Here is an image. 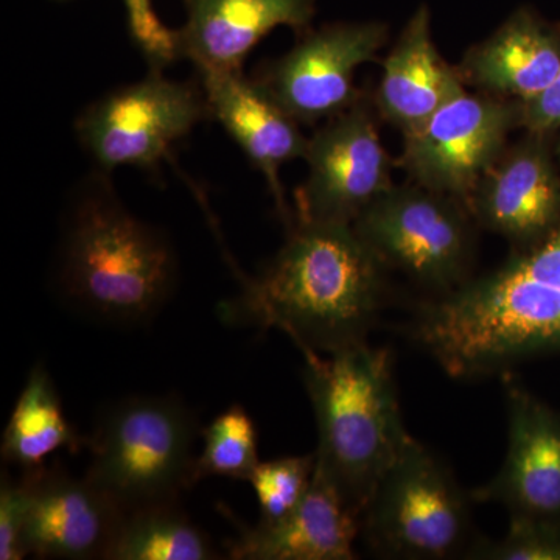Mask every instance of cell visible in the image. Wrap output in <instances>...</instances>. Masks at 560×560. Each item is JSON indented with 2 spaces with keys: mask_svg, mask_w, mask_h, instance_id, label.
<instances>
[{
  "mask_svg": "<svg viewBox=\"0 0 560 560\" xmlns=\"http://www.w3.org/2000/svg\"><path fill=\"white\" fill-rule=\"evenodd\" d=\"M470 492L422 442L410 438L361 514V530L381 558L442 560L467 551Z\"/></svg>",
  "mask_w": 560,
  "mask_h": 560,
  "instance_id": "8992f818",
  "label": "cell"
},
{
  "mask_svg": "<svg viewBox=\"0 0 560 560\" xmlns=\"http://www.w3.org/2000/svg\"><path fill=\"white\" fill-rule=\"evenodd\" d=\"M508 451L492 480L470 490L474 503H495L510 515L560 518V415L503 372Z\"/></svg>",
  "mask_w": 560,
  "mask_h": 560,
  "instance_id": "4fadbf2b",
  "label": "cell"
},
{
  "mask_svg": "<svg viewBox=\"0 0 560 560\" xmlns=\"http://www.w3.org/2000/svg\"><path fill=\"white\" fill-rule=\"evenodd\" d=\"M372 97L323 121L308 138L307 178L298 190V221L353 224L394 186Z\"/></svg>",
  "mask_w": 560,
  "mask_h": 560,
  "instance_id": "30bf717a",
  "label": "cell"
},
{
  "mask_svg": "<svg viewBox=\"0 0 560 560\" xmlns=\"http://www.w3.org/2000/svg\"><path fill=\"white\" fill-rule=\"evenodd\" d=\"M32 501L24 530L27 555L51 559H106L125 512L86 477L28 470Z\"/></svg>",
  "mask_w": 560,
  "mask_h": 560,
  "instance_id": "5bb4252c",
  "label": "cell"
},
{
  "mask_svg": "<svg viewBox=\"0 0 560 560\" xmlns=\"http://www.w3.org/2000/svg\"><path fill=\"white\" fill-rule=\"evenodd\" d=\"M386 270L404 272L433 296L470 280L478 224L466 202L419 184H394L352 224Z\"/></svg>",
  "mask_w": 560,
  "mask_h": 560,
  "instance_id": "52a82bcc",
  "label": "cell"
},
{
  "mask_svg": "<svg viewBox=\"0 0 560 560\" xmlns=\"http://www.w3.org/2000/svg\"><path fill=\"white\" fill-rule=\"evenodd\" d=\"M382 66L372 103L377 116L401 136L418 130L453 95L466 90L456 65L444 60L434 44L425 3L411 14Z\"/></svg>",
  "mask_w": 560,
  "mask_h": 560,
  "instance_id": "e0dca14e",
  "label": "cell"
},
{
  "mask_svg": "<svg viewBox=\"0 0 560 560\" xmlns=\"http://www.w3.org/2000/svg\"><path fill=\"white\" fill-rule=\"evenodd\" d=\"M456 70L467 90L533 101L560 73V22L548 21L533 7H518L464 54Z\"/></svg>",
  "mask_w": 560,
  "mask_h": 560,
  "instance_id": "9a60e30c",
  "label": "cell"
},
{
  "mask_svg": "<svg viewBox=\"0 0 560 560\" xmlns=\"http://www.w3.org/2000/svg\"><path fill=\"white\" fill-rule=\"evenodd\" d=\"M518 130V102L463 90L404 136L397 167L408 180L469 206L485 173Z\"/></svg>",
  "mask_w": 560,
  "mask_h": 560,
  "instance_id": "ba28073f",
  "label": "cell"
},
{
  "mask_svg": "<svg viewBox=\"0 0 560 560\" xmlns=\"http://www.w3.org/2000/svg\"><path fill=\"white\" fill-rule=\"evenodd\" d=\"M385 271L352 224L296 220L278 256L221 313L230 323L276 327L300 350L330 355L368 341Z\"/></svg>",
  "mask_w": 560,
  "mask_h": 560,
  "instance_id": "6da1fadb",
  "label": "cell"
},
{
  "mask_svg": "<svg viewBox=\"0 0 560 560\" xmlns=\"http://www.w3.org/2000/svg\"><path fill=\"white\" fill-rule=\"evenodd\" d=\"M132 38L156 68L179 58L176 32L168 31L151 7V0H124Z\"/></svg>",
  "mask_w": 560,
  "mask_h": 560,
  "instance_id": "484cf974",
  "label": "cell"
},
{
  "mask_svg": "<svg viewBox=\"0 0 560 560\" xmlns=\"http://www.w3.org/2000/svg\"><path fill=\"white\" fill-rule=\"evenodd\" d=\"M388 39L383 21L324 25L265 66L256 81L301 125L323 124L363 97L353 83L357 69L377 60Z\"/></svg>",
  "mask_w": 560,
  "mask_h": 560,
  "instance_id": "8fae6325",
  "label": "cell"
},
{
  "mask_svg": "<svg viewBox=\"0 0 560 560\" xmlns=\"http://www.w3.org/2000/svg\"><path fill=\"white\" fill-rule=\"evenodd\" d=\"M518 130L539 132L551 138L560 162V73L539 97L518 102Z\"/></svg>",
  "mask_w": 560,
  "mask_h": 560,
  "instance_id": "4316f807",
  "label": "cell"
},
{
  "mask_svg": "<svg viewBox=\"0 0 560 560\" xmlns=\"http://www.w3.org/2000/svg\"><path fill=\"white\" fill-rule=\"evenodd\" d=\"M315 466V453L259 463L249 482L259 501L260 522L279 521L301 503L311 489Z\"/></svg>",
  "mask_w": 560,
  "mask_h": 560,
  "instance_id": "603a6c76",
  "label": "cell"
},
{
  "mask_svg": "<svg viewBox=\"0 0 560 560\" xmlns=\"http://www.w3.org/2000/svg\"><path fill=\"white\" fill-rule=\"evenodd\" d=\"M318 427L316 470L360 517L411 434L401 419L388 349L370 342L340 352L302 349Z\"/></svg>",
  "mask_w": 560,
  "mask_h": 560,
  "instance_id": "3957f363",
  "label": "cell"
},
{
  "mask_svg": "<svg viewBox=\"0 0 560 560\" xmlns=\"http://www.w3.org/2000/svg\"><path fill=\"white\" fill-rule=\"evenodd\" d=\"M466 555L481 560H560V518L512 514L503 537L474 541Z\"/></svg>",
  "mask_w": 560,
  "mask_h": 560,
  "instance_id": "cb8c5ba5",
  "label": "cell"
},
{
  "mask_svg": "<svg viewBox=\"0 0 560 560\" xmlns=\"http://www.w3.org/2000/svg\"><path fill=\"white\" fill-rule=\"evenodd\" d=\"M168 242L108 195L86 198L70 221L62 254L66 296L113 324L153 318L175 282Z\"/></svg>",
  "mask_w": 560,
  "mask_h": 560,
  "instance_id": "277c9868",
  "label": "cell"
},
{
  "mask_svg": "<svg viewBox=\"0 0 560 560\" xmlns=\"http://www.w3.org/2000/svg\"><path fill=\"white\" fill-rule=\"evenodd\" d=\"M79 434L62 412L60 397L44 368L28 375L14 405L2 441L3 458L24 471L40 469L44 459L60 448L75 451Z\"/></svg>",
  "mask_w": 560,
  "mask_h": 560,
  "instance_id": "ffe728a7",
  "label": "cell"
},
{
  "mask_svg": "<svg viewBox=\"0 0 560 560\" xmlns=\"http://www.w3.org/2000/svg\"><path fill=\"white\" fill-rule=\"evenodd\" d=\"M197 436V418L176 397H128L98 419L84 477L125 514L176 503L195 482Z\"/></svg>",
  "mask_w": 560,
  "mask_h": 560,
  "instance_id": "5b68a950",
  "label": "cell"
},
{
  "mask_svg": "<svg viewBox=\"0 0 560 560\" xmlns=\"http://www.w3.org/2000/svg\"><path fill=\"white\" fill-rule=\"evenodd\" d=\"M408 330L453 378L503 374L560 352V221L495 271L420 302Z\"/></svg>",
  "mask_w": 560,
  "mask_h": 560,
  "instance_id": "7a4b0ae2",
  "label": "cell"
},
{
  "mask_svg": "<svg viewBox=\"0 0 560 560\" xmlns=\"http://www.w3.org/2000/svg\"><path fill=\"white\" fill-rule=\"evenodd\" d=\"M360 517L315 467L311 489L285 517L245 528L230 548L237 560H352Z\"/></svg>",
  "mask_w": 560,
  "mask_h": 560,
  "instance_id": "d6986e66",
  "label": "cell"
},
{
  "mask_svg": "<svg viewBox=\"0 0 560 560\" xmlns=\"http://www.w3.org/2000/svg\"><path fill=\"white\" fill-rule=\"evenodd\" d=\"M106 559L210 560L217 552L176 503H162L127 512Z\"/></svg>",
  "mask_w": 560,
  "mask_h": 560,
  "instance_id": "44dd1931",
  "label": "cell"
},
{
  "mask_svg": "<svg viewBox=\"0 0 560 560\" xmlns=\"http://www.w3.org/2000/svg\"><path fill=\"white\" fill-rule=\"evenodd\" d=\"M32 501V478L2 477L0 486V559L21 560L27 556L24 530Z\"/></svg>",
  "mask_w": 560,
  "mask_h": 560,
  "instance_id": "d4e9b609",
  "label": "cell"
},
{
  "mask_svg": "<svg viewBox=\"0 0 560 560\" xmlns=\"http://www.w3.org/2000/svg\"><path fill=\"white\" fill-rule=\"evenodd\" d=\"M257 430L241 405L228 408L205 430V445L195 463L194 480L208 477L249 481L259 466Z\"/></svg>",
  "mask_w": 560,
  "mask_h": 560,
  "instance_id": "7402d4cb",
  "label": "cell"
},
{
  "mask_svg": "<svg viewBox=\"0 0 560 560\" xmlns=\"http://www.w3.org/2000/svg\"><path fill=\"white\" fill-rule=\"evenodd\" d=\"M469 209L478 228L514 250L544 241L560 221V162L548 136L523 131L485 173Z\"/></svg>",
  "mask_w": 560,
  "mask_h": 560,
  "instance_id": "7c38bea8",
  "label": "cell"
},
{
  "mask_svg": "<svg viewBox=\"0 0 560 560\" xmlns=\"http://www.w3.org/2000/svg\"><path fill=\"white\" fill-rule=\"evenodd\" d=\"M187 21L176 32L179 57L198 69L242 72L249 51L268 33L285 25L305 31L315 0H186Z\"/></svg>",
  "mask_w": 560,
  "mask_h": 560,
  "instance_id": "ac0fdd59",
  "label": "cell"
},
{
  "mask_svg": "<svg viewBox=\"0 0 560 560\" xmlns=\"http://www.w3.org/2000/svg\"><path fill=\"white\" fill-rule=\"evenodd\" d=\"M202 92L210 116L223 125L232 139L267 179L282 219L290 223L279 171L287 162L304 160L308 138L256 80L235 70L202 68Z\"/></svg>",
  "mask_w": 560,
  "mask_h": 560,
  "instance_id": "2e32d148",
  "label": "cell"
},
{
  "mask_svg": "<svg viewBox=\"0 0 560 560\" xmlns=\"http://www.w3.org/2000/svg\"><path fill=\"white\" fill-rule=\"evenodd\" d=\"M206 114L200 88L165 79L156 68L147 79L92 103L77 121V132L103 171L150 168Z\"/></svg>",
  "mask_w": 560,
  "mask_h": 560,
  "instance_id": "9c48e42d",
  "label": "cell"
}]
</instances>
